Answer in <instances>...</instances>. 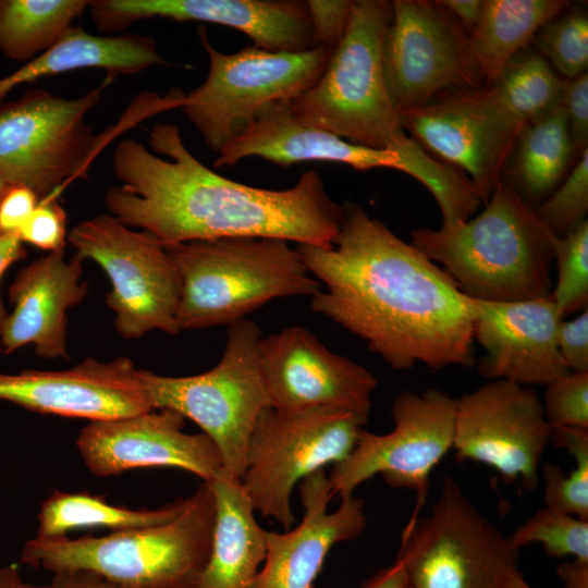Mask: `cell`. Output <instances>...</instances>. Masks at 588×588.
Returning a JSON list of instances; mask_svg holds the SVG:
<instances>
[{
    "mask_svg": "<svg viewBox=\"0 0 588 588\" xmlns=\"http://www.w3.org/2000/svg\"><path fill=\"white\" fill-rule=\"evenodd\" d=\"M38 203L29 188L9 186L0 198V234L17 235Z\"/></svg>",
    "mask_w": 588,
    "mask_h": 588,
    "instance_id": "b9f144b4",
    "label": "cell"
},
{
    "mask_svg": "<svg viewBox=\"0 0 588 588\" xmlns=\"http://www.w3.org/2000/svg\"><path fill=\"white\" fill-rule=\"evenodd\" d=\"M551 443L566 450L575 466L568 474L551 462L541 467L546 506L588 520V429L552 427Z\"/></svg>",
    "mask_w": 588,
    "mask_h": 588,
    "instance_id": "1f68e13d",
    "label": "cell"
},
{
    "mask_svg": "<svg viewBox=\"0 0 588 588\" xmlns=\"http://www.w3.org/2000/svg\"><path fill=\"white\" fill-rule=\"evenodd\" d=\"M392 7L381 62L399 114L443 91L483 86L468 34L439 0H394Z\"/></svg>",
    "mask_w": 588,
    "mask_h": 588,
    "instance_id": "5bb4252c",
    "label": "cell"
},
{
    "mask_svg": "<svg viewBox=\"0 0 588 588\" xmlns=\"http://www.w3.org/2000/svg\"><path fill=\"white\" fill-rule=\"evenodd\" d=\"M216 504L209 482L173 519L106 536L27 540L19 562L51 573L84 571L118 588H197L207 563Z\"/></svg>",
    "mask_w": 588,
    "mask_h": 588,
    "instance_id": "277c9868",
    "label": "cell"
},
{
    "mask_svg": "<svg viewBox=\"0 0 588 588\" xmlns=\"http://www.w3.org/2000/svg\"><path fill=\"white\" fill-rule=\"evenodd\" d=\"M199 39L209 58L205 82L185 95L180 108L206 145L220 152L268 108L291 101L323 73L331 49L285 52L246 46L222 53L200 27Z\"/></svg>",
    "mask_w": 588,
    "mask_h": 588,
    "instance_id": "ba28073f",
    "label": "cell"
},
{
    "mask_svg": "<svg viewBox=\"0 0 588 588\" xmlns=\"http://www.w3.org/2000/svg\"><path fill=\"white\" fill-rule=\"evenodd\" d=\"M353 1H306L317 46L334 50L344 37L351 17Z\"/></svg>",
    "mask_w": 588,
    "mask_h": 588,
    "instance_id": "f35d334b",
    "label": "cell"
},
{
    "mask_svg": "<svg viewBox=\"0 0 588 588\" xmlns=\"http://www.w3.org/2000/svg\"><path fill=\"white\" fill-rule=\"evenodd\" d=\"M184 417L170 409L90 421L78 433L77 451L94 475L109 477L136 468L174 467L211 481L222 469L205 433L184 432Z\"/></svg>",
    "mask_w": 588,
    "mask_h": 588,
    "instance_id": "ac0fdd59",
    "label": "cell"
},
{
    "mask_svg": "<svg viewBox=\"0 0 588 588\" xmlns=\"http://www.w3.org/2000/svg\"><path fill=\"white\" fill-rule=\"evenodd\" d=\"M367 419L332 407H267L250 434L240 479L255 512L291 529L295 522L291 509L295 485L326 465L345 460Z\"/></svg>",
    "mask_w": 588,
    "mask_h": 588,
    "instance_id": "9c48e42d",
    "label": "cell"
},
{
    "mask_svg": "<svg viewBox=\"0 0 588 588\" xmlns=\"http://www.w3.org/2000/svg\"><path fill=\"white\" fill-rule=\"evenodd\" d=\"M259 354L271 407H332L369 416L377 378L328 350L305 327L292 326L261 338Z\"/></svg>",
    "mask_w": 588,
    "mask_h": 588,
    "instance_id": "e0dca14e",
    "label": "cell"
},
{
    "mask_svg": "<svg viewBox=\"0 0 588 588\" xmlns=\"http://www.w3.org/2000/svg\"><path fill=\"white\" fill-rule=\"evenodd\" d=\"M331 246L298 244L323 285L310 306L358 336L391 368L475 364L474 301L411 243L348 201Z\"/></svg>",
    "mask_w": 588,
    "mask_h": 588,
    "instance_id": "6da1fadb",
    "label": "cell"
},
{
    "mask_svg": "<svg viewBox=\"0 0 588 588\" xmlns=\"http://www.w3.org/2000/svg\"><path fill=\"white\" fill-rule=\"evenodd\" d=\"M25 78L20 69L0 78V101L16 86L25 84Z\"/></svg>",
    "mask_w": 588,
    "mask_h": 588,
    "instance_id": "681fc988",
    "label": "cell"
},
{
    "mask_svg": "<svg viewBox=\"0 0 588 588\" xmlns=\"http://www.w3.org/2000/svg\"><path fill=\"white\" fill-rule=\"evenodd\" d=\"M560 107L569 127L576 159L588 149V74L564 79Z\"/></svg>",
    "mask_w": 588,
    "mask_h": 588,
    "instance_id": "ab89813d",
    "label": "cell"
},
{
    "mask_svg": "<svg viewBox=\"0 0 588 588\" xmlns=\"http://www.w3.org/2000/svg\"><path fill=\"white\" fill-rule=\"evenodd\" d=\"M556 573L564 588H588V562L573 560L559 565Z\"/></svg>",
    "mask_w": 588,
    "mask_h": 588,
    "instance_id": "7dc6e473",
    "label": "cell"
},
{
    "mask_svg": "<svg viewBox=\"0 0 588 588\" xmlns=\"http://www.w3.org/2000/svg\"><path fill=\"white\" fill-rule=\"evenodd\" d=\"M56 588H118L103 578L84 571L65 572L53 575Z\"/></svg>",
    "mask_w": 588,
    "mask_h": 588,
    "instance_id": "f6af8a7d",
    "label": "cell"
},
{
    "mask_svg": "<svg viewBox=\"0 0 588 588\" xmlns=\"http://www.w3.org/2000/svg\"><path fill=\"white\" fill-rule=\"evenodd\" d=\"M166 64L168 62L159 53L152 37L135 34L97 36L72 26L53 47L25 63L23 69L32 83L78 69H103L108 78H112Z\"/></svg>",
    "mask_w": 588,
    "mask_h": 588,
    "instance_id": "484cf974",
    "label": "cell"
},
{
    "mask_svg": "<svg viewBox=\"0 0 588 588\" xmlns=\"http://www.w3.org/2000/svg\"><path fill=\"white\" fill-rule=\"evenodd\" d=\"M558 281L551 296L564 319L588 304V221L563 237H555Z\"/></svg>",
    "mask_w": 588,
    "mask_h": 588,
    "instance_id": "e575fe53",
    "label": "cell"
},
{
    "mask_svg": "<svg viewBox=\"0 0 588 588\" xmlns=\"http://www.w3.org/2000/svg\"><path fill=\"white\" fill-rule=\"evenodd\" d=\"M85 0H0V51L29 62L53 47L87 8Z\"/></svg>",
    "mask_w": 588,
    "mask_h": 588,
    "instance_id": "f546056e",
    "label": "cell"
},
{
    "mask_svg": "<svg viewBox=\"0 0 588 588\" xmlns=\"http://www.w3.org/2000/svg\"><path fill=\"white\" fill-rule=\"evenodd\" d=\"M516 549L541 543L551 558L574 556L588 562V520L542 507L509 537Z\"/></svg>",
    "mask_w": 588,
    "mask_h": 588,
    "instance_id": "d6a6232c",
    "label": "cell"
},
{
    "mask_svg": "<svg viewBox=\"0 0 588 588\" xmlns=\"http://www.w3.org/2000/svg\"><path fill=\"white\" fill-rule=\"evenodd\" d=\"M534 39L538 53L566 79L587 72L588 16L585 11L563 12L547 22Z\"/></svg>",
    "mask_w": 588,
    "mask_h": 588,
    "instance_id": "836d02e7",
    "label": "cell"
},
{
    "mask_svg": "<svg viewBox=\"0 0 588 588\" xmlns=\"http://www.w3.org/2000/svg\"><path fill=\"white\" fill-rule=\"evenodd\" d=\"M289 102L277 103L260 113L218 154L213 167H229L247 157H259L281 167L326 161L348 164L360 171L391 168L414 179L421 174L418 162L396 151L353 144L302 123L292 114Z\"/></svg>",
    "mask_w": 588,
    "mask_h": 588,
    "instance_id": "603a6c76",
    "label": "cell"
},
{
    "mask_svg": "<svg viewBox=\"0 0 588 588\" xmlns=\"http://www.w3.org/2000/svg\"><path fill=\"white\" fill-rule=\"evenodd\" d=\"M185 501L181 498L158 509L133 510L113 505L95 494L54 490L40 504L36 536L63 537L82 528L100 527L114 532L154 526L176 517Z\"/></svg>",
    "mask_w": 588,
    "mask_h": 588,
    "instance_id": "f1b7e54d",
    "label": "cell"
},
{
    "mask_svg": "<svg viewBox=\"0 0 588 588\" xmlns=\"http://www.w3.org/2000/svg\"><path fill=\"white\" fill-rule=\"evenodd\" d=\"M88 9L103 33L152 17L232 27L268 51L297 52L317 46L306 1L296 0H94Z\"/></svg>",
    "mask_w": 588,
    "mask_h": 588,
    "instance_id": "d6986e66",
    "label": "cell"
},
{
    "mask_svg": "<svg viewBox=\"0 0 588 588\" xmlns=\"http://www.w3.org/2000/svg\"><path fill=\"white\" fill-rule=\"evenodd\" d=\"M407 578L403 566L393 562L368 578L360 588H406Z\"/></svg>",
    "mask_w": 588,
    "mask_h": 588,
    "instance_id": "bcb514c9",
    "label": "cell"
},
{
    "mask_svg": "<svg viewBox=\"0 0 588 588\" xmlns=\"http://www.w3.org/2000/svg\"><path fill=\"white\" fill-rule=\"evenodd\" d=\"M563 84L543 57L523 50L485 86L509 113L528 124L560 107Z\"/></svg>",
    "mask_w": 588,
    "mask_h": 588,
    "instance_id": "4dcf8cb0",
    "label": "cell"
},
{
    "mask_svg": "<svg viewBox=\"0 0 588 588\" xmlns=\"http://www.w3.org/2000/svg\"><path fill=\"white\" fill-rule=\"evenodd\" d=\"M22 243L50 253L64 249L66 215L57 197L40 199L17 234Z\"/></svg>",
    "mask_w": 588,
    "mask_h": 588,
    "instance_id": "74e56055",
    "label": "cell"
},
{
    "mask_svg": "<svg viewBox=\"0 0 588 588\" xmlns=\"http://www.w3.org/2000/svg\"><path fill=\"white\" fill-rule=\"evenodd\" d=\"M163 246L181 279L179 331L230 326L272 299L311 297L321 289L285 240L226 237Z\"/></svg>",
    "mask_w": 588,
    "mask_h": 588,
    "instance_id": "8992f818",
    "label": "cell"
},
{
    "mask_svg": "<svg viewBox=\"0 0 588 588\" xmlns=\"http://www.w3.org/2000/svg\"><path fill=\"white\" fill-rule=\"evenodd\" d=\"M433 99L400 112L402 126L432 157L465 173L485 205L526 124L486 86L451 89Z\"/></svg>",
    "mask_w": 588,
    "mask_h": 588,
    "instance_id": "9a60e30c",
    "label": "cell"
},
{
    "mask_svg": "<svg viewBox=\"0 0 588 588\" xmlns=\"http://www.w3.org/2000/svg\"><path fill=\"white\" fill-rule=\"evenodd\" d=\"M26 252L23 243L15 234H0V279L4 271L15 261L23 259ZM7 311L0 294V335L8 319Z\"/></svg>",
    "mask_w": 588,
    "mask_h": 588,
    "instance_id": "7bdbcfd3",
    "label": "cell"
},
{
    "mask_svg": "<svg viewBox=\"0 0 588 588\" xmlns=\"http://www.w3.org/2000/svg\"><path fill=\"white\" fill-rule=\"evenodd\" d=\"M0 588H56L54 584L36 585L25 581L16 564L0 567Z\"/></svg>",
    "mask_w": 588,
    "mask_h": 588,
    "instance_id": "c3c4849f",
    "label": "cell"
},
{
    "mask_svg": "<svg viewBox=\"0 0 588 588\" xmlns=\"http://www.w3.org/2000/svg\"><path fill=\"white\" fill-rule=\"evenodd\" d=\"M576 161L567 118L559 107L524 126L503 176L532 205L543 201Z\"/></svg>",
    "mask_w": 588,
    "mask_h": 588,
    "instance_id": "83f0119b",
    "label": "cell"
},
{
    "mask_svg": "<svg viewBox=\"0 0 588 588\" xmlns=\"http://www.w3.org/2000/svg\"><path fill=\"white\" fill-rule=\"evenodd\" d=\"M303 518L285 532L267 530V550L254 588H315L314 583L333 546L356 539L366 528L364 501L354 495L341 499L333 512L334 497L323 469L299 485Z\"/></svg>",
    "mask_w": 588,
    "mask_h": 588,
    "instance_id": "7402d4cb",
    "label": "cell"
},
{
    "mask_svg": "<svg viewBox=\"0 0 588 588\" xmlns=\"http://www.w3.org/2000/svg\"><path fill=\"white\" fill-rule=\"evenodd\" d=\"M569 4L565 0H485L482 15L468 35L483 85L492 83L540 28Z\"/></svg>",
    "mask_w": 588,
    "mask_h": 588,
    "instance_id": "4316f807",
    "label": "cell"
},
{
    "mask_svg": "<svg viewBox=\"0 0 588 588\" xmlns=\"http://www.w3.org/2000/svg\"><path fill=\"white\" fill-rule=\"evenodd\" d=\"M76 256L96 261L112 290L106 303L114 327L125 339L159 330L179 332L181 279L164 246L146 231L136 232L111 215L76 224L69 234Z\"/></svg>",
    "mask_w": 588,
    "mask_h": 588,
    "instance_id": "7c38bea8",
    "label": "cell"
},
{
    "mask_svg": "<svg viewBox=\"0 0 588 588\" xmlns=\"http://www.w3.org/2000/svg\"><path fill=\"white\" fill-rule=\"evenodd\" d=\"M558 347L569 371L588 372V309L558 328Z\"/></svg>",
    "mask_w": 588,
    "mask_h": 588,
    "instance_id": "60d3db41",
    "label": "cell"
},
{
    "mask_svg": "<svg viewBox=\"0 0 588 588\" xmlns=\"http://www.w3.org/2000/svg\"><path fill=\"white\" fill-rule=\"evenodd\" d=\"M216 504L210 552L197 588H254L267 550V530L241 481L221 469L209 481Z\"/></svg>",
    "mask_w": 588,
    "mask_h": 588,
    "instance_id": "d4e9b609",
    "label": "cell"
},
{
    "mask_svg": "<svg viewBox=\"0 0 588 588\" xmlns=\"http://www.w3.org/2000/svg\"><path fill=\"white\" fill-rule=\"evenodd\" d=\"M100 99L101 88L77 98L28 89L15 101L0 102V177L9 186L29 188L39 200L86 177L106 140L86 122Z\"/></svg>",
    "mask_w": 588,
    "mask_h": 588,
    "instance_id": "8fae6325",
    "label": "cell"
},
{
    "mask_svg": "<svg viewBox=\"0 0 588 588\" xmlns=\"http://www.w3.org/2000/svg\"><path fill=\"white\" fill-rule=\"evenodd\" d=\"M456 399L438 389L401 392L392 402L394 427L384 434L362 430L352 453L329 475L333 495H353L379 474L387 485L416 493L418 515L429 493L433 467L453 448Z\"/></svg>",
    "mask_w": 588,
    "mask_h": 588,
    "instance_id": "4fadbf2b",
    "label": "cell"
},
{
    "mask_svg": "<svg viewBox=\"0 0 588 588\" xmlns=\"http://www.w3.org/2000/svg\"><path fill=\"white\" fill-rule=\"evenodd\" d=\"M551 436L542 402L530 387L489 380L456 399V461L489 465L506 483L519 480L525 490L537 488Z\"/></svg>",
    "mask_w": 588,
    "mask_h": 588,
    "instance_id": "2e32d148",
    "label": "cell"
},
{
    "mask_svg": "<svg viewBox=\"0 0 588 588\" xmlns=\"http://www.w3.org/2000/svg\"><path fill=\"white\" fill-rule=\"evenodd\" d=\"M406 588H409L408 586Z\"/></svg>",
    "mask_w": 588,
    "mask_h": 588,
    "instance_id": "f5cc1de1",
    "label": "cell"
},
{
    "mask_svg": "<svg viewBox=\"0 0 588 588\" xmlns=\"http://www.w3.org/2000/svg\"><path fill=\"white\" fill-rule=\"evenodd\" d=\"M469 35L478 24L485 8V0H439Z\"/></svg>",
    "mask_w": 588,
    "mask_h": 588,
    "instance_id": "ee69618b",
    "label": "cell"
},
{
    "mask_svg": "<svg viewBox=\"0 0 588 588\" xmlns=\"http://www.w3.org/2000/svg\"><path fill=\"white\" fill-rule=\"evenodd\" d=\"M500 588H532L530 587L523 578L520 573L517 571L510 574Z\"/></svg>",
    "mask_w": 588,
    "mask_h": 588,
    "instance_id": "f907efd6",
    "label": "cell"
},
{
    "mask_svg": "<svg viewBox=\"0 0 588 588\" xmlns=\"http://www.w3.org/2000/svg\"><path fill=\"white\" fill-rule=\"evenodd\" d=\"M546 387L542 405L548 422L588 429V372L569 371Z\"/></svg>",
    "mask_w": 588,
    "mask_h": 588,
    "instance_id": "8d00e7d4",
    "label": "cell"
},
{
    "mask_svg": "<svg viewBox=\"0 0 588 588\" xmlns=\"http://www.w3.org/2000/svg\"><path fill=\"white\" fill-rule=\"evenodd\" d=\"M517 558L509 537L446 476L430 514L405 525L394 561L409 588H500Z\"/></svg>",
    "mask_w": 588,
    "mask_h": 588,
    "instance_id": "30bf717a",
    "label": "cell"
},
{
    "mask_svg": "<svg viewBox=\"0 0 588 588\" xmlns=\"http://www.w3.org/2000/svg\"><path fill=\"white\" fill-rule=\"evenodd\" d=\"M82 259L65 261L63 250L49 253L24 267L9 287L13 311L0 335V353L27 344L44 358H66V311L87 293L81 282Z\"/></svg>",
    "mask_w": 588,
    "mask_h": 588,
    "instance_id": "cb8c5ba5",
    "label": "cell"
},
{
    "mask_svg": "<svg viewBox=\"0 0 588 588\" xmlns=\"http://www.w3.org/2000/svg\"><path fill=\"white\" fill-rule=\"evenodd\" d=\"M259 326H229L221 359L212 369L168 377L139 369L152 409H170L194 421L217 446L222 469L241 479L247 446L261 413L270 406L260 364Z\"/></svg>",
    "mask_w": 588,
    "mask_h": 588,
    "instance_id": "52a82bcc",
    "label": "cell"
},
{
    "mask_svg": "<svg viewBox=\"0 0 588 588\" xmlns=\"http://www.w3.org/2000/svg\"><path fill=\"white\" fill-rule=\"evenodd\" d=\"M473 301L474 340L485 350L480 376L529 387L569 372L558 347L563 318L551 294L512 303Z\"/></svg>",
    "mask_w": 588,
    "mask_h": 588,
    "instance_id": "44dd1931",
    "label": "cell"
},
{
    "mask_svg": "<svg viewBox=\"0 0 588 588\" xmlns=\"http://www.w3.org/2000/svg\"><path fill=\"white\" fill-rule=\"evenodd\" d=\"M555 237L535 206L501 176L478 216L415 229L411 244L440 265L466 296L512 303L551 294Z\"/></svg>",
    "mask_w": 588,
    "mask_h": 588,
    "instance_id": "3957f363",
    "label": "cell"
},
{
    "mask_svg": "<svg viewBox=\"0 0 588 588\" xmlns=\"http://www.w3.org/2000/svg\"><path fill=\"white\" fill-rule=\"evenodd\" d=\"M0 400L41 414L90 421L154 411L139 369L126 356L110 362L88 357L65 370L0 372Z\"/></svg>",
    "mask_w": 588,
    "mask_h": 588,
    "instance_id": "ffe728a7",
    "label": "cell"
},
{
    "mask_svg": "<svg viewBox=\"0 0 588 588\" xmlns=\"http://www.w3.org/2000/svg\"><path fill=\"white\" fill-rule=\"evenodd\" d=\"M536 208L541 222L563 237L587 220L588 149L575 162L566 179Z\"/></svg>",
    "mask_w": 588,
    "mask_h": 588,
    "instance_id": "d590c367",
    "label": "cell"
},
{
    "mask_svg": "<svg viewBox=\"0 0 588 588\" xmlns=\"http://www.w3.org/2000/svg\"><path fill=\"white\" fill-rule=\"evenodd\" d=\"M9 185L0 177V198Z\"/></svg>",
    "mask_w": 588,
    "mask_h": 588,
    "instance_id": "816d5d0a",
    "label": "cell"
},
{
    "mask_svg": "<svg viewBox=\"0 0 588 588\" xmlns=\"http://www.w3.org/2000/svg\"><path fill=\"white\" fill-rule=\"evenodd\" d=\"M392 1H353L346 33L318 81L289 102L295 119L350 143L430 162L403 128L383 76L381 49Z\"/></svg>",
    "mask_w": 588,
    "mask_h": 588,
    "instance_id": "5b68a950",
    "label": "cell"
},
{
    "mask_svg": "<svg viewBox=\"0 0 588 588\" xmlns=\"http://www.w3.org/2000/svg\"><path fill=\"white\" fill-rule=\"evenodd\" d=\"M151 149L133 138L113 150L120 186L108 189L110 215L162 245L226 237H274L331 246L343 217L313 170L286 189L245 185L204 166L186 148L180 128L157 123Z\"/></svg>",
    "mask_w": 588,
    "mask_h": 588,
    "instance_id": "7a4b0ae2",
    "label": "cell"
}]
</instances>
